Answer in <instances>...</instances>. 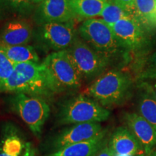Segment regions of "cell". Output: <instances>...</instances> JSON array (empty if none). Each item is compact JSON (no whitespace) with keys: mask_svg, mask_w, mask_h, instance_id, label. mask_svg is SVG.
<instances>
[{"mask_svg":"<svg viewBox=\"0 0 156 156\" xmlns=\"http://www.w3.org/2000/svg\"><path fill=\"white\" fill-rule=\"evenodd\" d=\"M0 93H25L44 98L57 93L43 62L15 64L10 76L0 84Z\"/></svg>","mask_w":156,"mask_h":156,"instance_id":"obj_1","label":"cell"},{"mask_svg":"<svg viewBox=\"0 0 156 156\" xmlns=\"http://www.w3.org/2000/svg\"><path fill=\"white\" fill-rule=\"evenodd\" d=\"M132 85L133 81L128 74L111 69L94 80L85 93L104 108H111L127 100L131 95Z\"/></svg>","mask_w":156,"mask_h":156,"instance_id":"obj_2","label":"cell"},{"mask_svg":"<svg viewBox=\"0 0 156 156\" xmlns=\"http://www.w3.org/2000/svg\"><path fill=\"white\" fill-rule=\"evenodd\" d=\"M111 113L94 99L78 95L68 99L62 105L58 121L62 124L101 123L108 119Z\"/></svg>","mask_w":156,"mask_h":156,"instance_id":"obj_3","label":"cell"},{"mask_svg":"<svg viewBox=\"0 0 156 156\" xmlns=\"http://www.w3.org/2000/svg\"><path fill=\"white\" fill-rule=\"evenodd\" d=\"M77 34L90 47L110 61L122 48L110 25L102 19L85 20L78 28Z\"/></svg>","mask_w":156,"mask_h":156,"instance_id":"obj_4","label":"cell"},{"mask_svg":"<svg viewBox=\"0 0 156 156\" xmlns=\"http://www.w3.org/2000/svg\"><path fill=\"white\" fill-rule=\"evenodd\" d=\"M65 51L85 80H93L104 73L111 62L90 47L78 34L72 46Z\"/></svg>","mask_w":156,"mask_h":156,"instance_id":"obj_5","label":"cell"},{"mask_svg":"<svg viewBox=\"0 0 156 156\" xmlns=\"http://www.w3.org/2000/svg\"><path fill=\"white\" fill-rule=\"evenodd\" d=\"M11 106L35 135L41 134L42 128L50 114V106L42 97L16 93L12 97Z\"/></svg>","mask_w":156,"mask_h":156,"instance_id":"obj_6","label":"cell"},{"mask_svg":"<svg viewBox=\"0 0 156 156\" xmlns=\"http://www.w3.org/2000/svg\"><path fill=\"white\" fill-rule=\"evenodd\" d=\"M43 63L48 69L56 93L81 86L83 78L66 51L52 52L44 58Z\"/></svg>","mask_w":156,"mask_h":156,"instance_id":"obj_7","label":"cell"},{"mask_svg":"<svg viewBox=\"0 0 156 156\" xmlns=\"http://www.w3.org/2000/svg\"><path fill=\"white\" fill-rule=\"evenodd\" d=\"M37 36L44 47L56 52L69 48L75 41L77 31L74 22L48 23L39 25Z\"/></svg>","mask_w":156,"mask_h":156,"instance_id":"obj_8","label":"cell"},{"mask_svg":"<svg viewBox=\"0 0 156 156\" xmlns=\"http://www.w3.org/2000/svg\"><path fill=\"white\" fill-rule=\"evenodd\" d=\"M117 41L122 48L137 50L145 43L143 26L133 16L124 17L111 25Z\"/></svg>","mask_w":156,"mask_h":156,"instance_id":"obj_9","label":"cell"},{"mask_svg":"<svg viewBox=\"0 0 156 156\" xmlns=\"http://www.w3.org/2000/svg\"><path fill=\"white\" fill-rule=\"evenodd\" d=\"M34 17L39 25L48 23L75 22L77 18L70 7L69 0H44L38 4Z\"/></svg>","mask_w":156,"mask_h":156,"instance_id":"obj_10","label":"cell"},{"mask_svg":"<svg viewBox=\"0 0 156 156\" xmlns=\"http://www.w3.org/2000/svg\"><path fill=\"white\" fill-rule=\"evenodd\" d=\"M103 130L100 123L97 122L73 124L54 138L52 146L54 151H56L66 146L93 139Z\"/></svg>","mask_w":156,"mask_h":156,"instance_id":"obj_11","label":"cell"},{"mask_svg":"<svg viewBox=\"0 0 156 156\" xmlns=\"http://www.w3.org/2000/svg\"><path fill=\"white\" fill-rule=\"evenodd\" d=\"M124 122L129 131L140 142L145 154L153 151L156 146V129L137 113H125Z\"/></svg>","mask_w":156,"mask_h":156,"instance_id":"obj_12","label":"cell"},{"mask_svg":"<svg viewBox=\"0 0 156 156\" xmlns=\"http://www.w3.org/2000/svg\"><path fill=\"white\" fill-rule=\"evenodd\" d=\"M34 30L30 23L23 18L12 20L0 30V44L5 46L27 45L32 39Z\"/></svg>","mask_w":156,"mask_h":156,"instance_id":"obj_13","label":"cell"},{"mask_svg":"<svg viewBox=\"0 0 156 156\" xmlns=\"http://www.w3.org/2000/svg\"><path fill=\"white\" fill-rule=\"evenodd\" d=\"M108 146L114 155L144 156L145 150L127 127H118L111 136Z\"/></svg>","mask_w":156,"mask_h":156,"instance_id":"obj_14","label":"cell"},{"mask_svg":"<svg viewBox=\"0 0 156 156\" xmlns=\"http://www.w3.org/2000/svg\"><path fill=\"white\" fill-rule=\"evenodd\" d=\"M106 136V129H104L93 139L66 146L47 156H94L107 142Z\"/></svg>","mask_w":156,"mask_h":156,"instance_id":"obj_15","label":"cell"},{"mask_svg":"<svg viewBox=\"0 0 156 156\" xmlns=\"http://www.w3.org/2000/svg\"><path fill=\"white\" fill-rule=\"evenodd\" d=\"M0 48L15 65L28 62L39 63L40 58L36 49L28 44L19 46H5L0 44Z\"/></svg>","mask_w":156,"mask_h":156,"instance_id":"obj_16","label":"cell"},{"mask_svg":"<svg viewBox=\"0 0 156 156\" xmlns=\"http://www.w3.org/2000/svg\"><path fill=\"white\" fill-rule=\"evenodd\" d=\"M106 3L103 0H69L70 7L76 17L86 20L100 16Z\"/></svg>","mask_w":156,"mask_h":156,"instance_id":"obj_17","label":"cell"},{"mask_svg":"<svg viewBox=\"0 0 156 156\" xmlns=\"http://www.w3.org/2000/svg\"><path fill=\"white\" fill-rule=\"evenodd\" d=\"M138 114L147 120L156 129V99L150 90L147 84L137 101Z\"/></svg>","mask_w":156,"mask_h":156,"instance_id":"obj_18","label":"cell"},{"mask_svg":"<svg viewBox=\"0 0 156 156\" xmlns=\"http://www.w3.org/2000/svg\"><path fill=\"white\" fill-rule=\"evenodd\" d=\"M132 16L141 25L155 26L156 0H135Z\"/></svg>","mask_w":156,"mask_h":156,"instance_id":"obj_19","label":"cell"},{"mask_svg":"<svg viewBox=\"0 0 156 156\" xmlns=\"http://www.w3.org/2000/svg\"><path fill=\"white\" fill-rule=\"evenodd\" d=\"M25 143L13 130L6 132L0 144V156H23Z\"/></svg>","mask_w":156,"mask_h":156,"instance_id":"obj_20","label":"cell"},{"mask_svg":"<svg viewBox=\"0 0 156 156\" xmlns=\"http://www.w3.org/2000/svg\"><path fill=\"white\" fill-rule=\"evenodd\" d=\"M100 16L105 23L111 26L117 21L132 15L125 9L117 5L114 0H108L106 2Z\"/></svg>","mask_w":156,"mask_h":156,"instance_id":"obj_21","label":"cell"},{"mask_svg":"<svg viewBox=\"0 0 156 156\" xmlns=\"http://www.w3.org/2000/svg\"><path fill=\"white\" fill-rule=\"evenodd\" d=\"M4 13L5 12L23 16L28 15L34 8L30 0H2Z\"/></svg>","mask_w":156,"mask_h":156,"instance_id":"obj_22","label":"cell"},{"mask_svg":"<svg viewBox=\"0 0 156 156\" xmlns=\"http://www.w3.org/2000/svg\"><path fill=\"white\" fill-rule=\"evenodd\" d=\"M15 64L7 57L0 48V84L8 78L14 69Z\"/></svg>","mask_w":156,"mask_h":156,"instance_id":"obj_23","label":"cell"},{"mask_svg":"<svg viewBox=\"0 0 156 156\" xmlns=\"http://www.w3.org/2000/svg\"><path fill=\"white\" fill-rule=\"evenodd\" d=\"M143 79L156 80V51L151 54L147 61L146 67L140 75Z\"/></svg>","mask_w":156,"mask_h":156,"instance_id":"obj_24","label":"cell"},{"mask_svg":"<svg viewBox=\"0 0 156 156\" xmlns=\"http://www.w3.org/2000/svg\"><path fill=\"white\" fill-rule=\"evenodd\" d=\"M114 2L117 5L125 9L132 15L135 0H114Z\"/></svg>","mask_w":156,"mask_h":156,"instance_id":"obj_25","label":"cell"},{"mask_svg":"<svg viewBox=\"0 0 156 156\" xmlns=\"http://www.w3.org/2000/svg\"><path fill=\"white\" fill-rule=\"evenodd\" d=\"M94 156H114V154L113 153L112 150L109 147L108 141L101 147V149L95 153Z\"/></svg>","mask_w":156,"mask_h":156,"instance_id":"obj_26","label":"cell"},{"mask_svg":"<svg viewBox=\"0 0 156 156\" xmlns=\"http://www.w3.org/2000/svg\"><path fill=\"white\" fill-rule=\"evenodd\" d=\"M23 156H36V152L30 142L25 143V151Z\"/></svg>","mask_w":156,"mask_h":156,"instance_id":"obj_27","label":"cell"},{"mask_svg":"<svg viewBox=\"0 0 156 156\" xmlns=\"http://www.w3.org/2000/svg\"><path fill=\"white\" fill-rule=\"evenodd\" d=\"M147 85L148 87H149L150 90H151V93H153V96L155 97V98L156 99V82L155 83H153L152 85H148V84H147Z\"/></svg>","mask_w":156,"mask_h":156,"instance_id":"obj_28","label":"cell"},{"mask_svg":"<svg viewBox=\"0 0 156 156\" xmlns=\"http://www.w3.org/2000/svg\"><path fill=\"white\" fill-rule=\"evenodd\" d=\"M4 15V12L2 9V0H0V20L2 19Z\"/></svg>","mask_w":156,"mask_h":156,"instance_id":"obj_29","label":"cell"},{"mask_svg":"<svg viewBox=\"0 0 156 156\" xmlns=\"http://www.w3.org/2000/svg\"><path fill=\"white\" fill-rule=\"evenodd\" d=\"M43 1H44V0H30V2L34 4V5H35V4H40Z\"/></svg>","mask_w":156,"mask_h":156,"instance_id":"obj_30","label":"cell"},{"mask_svg":"<svg viewBox=\"0 0 156 156\" xmlns=\"http://www.w3.org/2000/svg\"><path fill=\"white\" fill-rule=\"evenodd\" d=\"M147 156H156V151H153L151 153H150L149 154H147Z\"/></svg>","mask_w":156,"mask_h":156,"instance_id":"obj_31","label":"cell"},{"mask_svg":"<svg viewBox=\"0 0 156 156\" xmlns=\"http://www.w3.org/2000/svg\"><path fill=\"white\" fill-rule=\"evenodd\" d=\"M114 156H138V155H114Z\"/></svg>","mask_w":156,"mask_h":156,"instance_id":"obj_32","label":"cell"},{"mask_svg":"<svg viewBox=\"0 0 156 156\" xmlns=\"http://www.w3.org/2000/svg\"><path fill=\"white\" fill-rule=\"evenodd\" d=\"M103 1H105V2H107V1H108V0H103Z\"/></svg>","mask_w":156,"mask_h":156,"instance_id":"obj_33","label":"cell"},{"mask_svg":"<svg viewBox=\"0 0 156 156\" xmlns=\"http://www.w3.org/2000/svg\"><path fill=\"white\" fill-rule=\"evenodd\" d=\"M155 26L156 27V20H155Z\"/></svg>","mask_w":156,"mask_h":156,"instance_id":"obj_34","label":"cell"}]
</instances>
